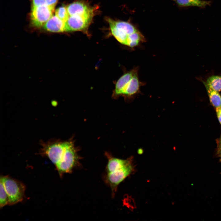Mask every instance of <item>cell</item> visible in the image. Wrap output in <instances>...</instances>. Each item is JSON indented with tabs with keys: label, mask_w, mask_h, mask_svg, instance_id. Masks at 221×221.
Instances as JSON below:
<instances>
[{
	"label": "cell",
	"mask_w": 221,
	"mask_h": 221,
	"mask_svg": "<svg viewBox=\"0 0 221 221\" xmlns=\"http://www.w3.org/2000/svg\"><path fill=\"white\" fill-rule=\"evenodd\" d=\"M107 20L113 36L121 44L130 49L140 47L146 41L142 33L130 23L114 21L109 18Z\"/></svg>",
	"instance_id": "cell-2"
},
{
	"label": "cell",
	"mask_w": 221,
	"mask_h": 221,
	"mask_svg": "<svg viewBox=\"0 0 221 221\" xmlns=\"http://www.w3.org/2000/svg\"><path fill=\"white\" fill-rule=\"evenodd\" d=\"M174 0V1H176V0Z\"/></svg>",
	"instance_id": "cell-20"
},
{
	"label": "cell",
	"mask_w": 221,
	"mask_h": 221,
	"mask_svg": "<svg viewBox=\"0 0 221 221\" xmlns=\"http://www.w3.org/2000/svg\"><path fill=\"white\" fill-rule=\"evenodd\" d=\"M54 11L45 4L37 7H32L30 20L32 25L39 28L52 16Z\"/></svg>",
	"instance_id": "cell-7"
},
{
	"label": "cell",
	"mask_w": 221,
	"mask_h": 221,
	"mask_svg": "<svg viewBox=\"0 0 221 221\" xmlns=\"http://www.w3.org/2000/svg\"><path fill=\"white\" fill-rule=\"evenodd\" d=\"M133 169V167L130 162L122 168L107 173L105 181L110 187L113 196L118 185L130 174Z\"/></svg>",
	"instance_id": "cell-6"
},
{
	"label": "cell",
	"mask_w": 221,
	"mask_h": 221,
	"mask_svg": "<svg viewBox=\"0 0 221 221\" xmlns=\"http://www.w3.org/2000/svg\"><path fill=\"white\" fill-rule=\"evenodd\" d=\"M40 154L55 165L60 176L71 173L79 161L78 149L73 140H50L41 143Z\"/></svg>",
	"instance_id": "cell-1"
},
{
	"label": "cell",
	"mask_w": 221,
	"mask_h": 221,
	"mask_svg": "<svg viewBox=\"0 0 221 221\" xmlns=\"http://www.w3.org/2000/svg\"><path fill=\"white\" fill-rule=\"evenodd\" d=\"M65 22L56 15L52 16L43 26L45 30L51 32H65Z\"/></svg>",
	"instance_id": "cell-8"
},
{
	"label": "cell",
	"mask_w": 221,
	"mask_h": 221,
	"mask_svg": "<svg viewBox=\"0 0 221 221\" xmlns=\"http://www.w3.org/2000/svg\"><path fill=\"white\" fill-rule=\"evenodd\" d=\"M55 14L56 16L64 22L67 21L69 16L66 7L64 6L57 8L55 10Z\"/></svg>",
	"instance_id": "cell-14"
},
{
	"label": "cell",
	"mask_w": 221,
	"mask_h": 221,
	"mask_svg": "<svg viewBox=\"0 0 221 221\" xmlns=\"http://www.w3.org/2000/svg\"><path fill=\"white\" fill-rule=\"evenodd\" d=\"M95 7L76 12L69 17L65 22V32L81 31L87 32L94 15Z\"/></svg>",
	"instance_id": "cell-4"
},
{
	"label": "cell",
	"mask_w": 221,
	"mask_h": 221,
	"mask_svg": "<svg viewBox=\"0 0 221 221\" xmlns=\"http://www.w3.org/2000/svg\"><path fill=\"white\" fill-rule=\"evenodd\" d=\"M220 142L221 143V139H220Z\"/></svg>",
	"instance_id": "cell-19"
},
{
	"label": "cell",
	"mask_w": 221,
	"mask_h": 221,
	"mask_svg": "<svg viewBox=\"0 0 221 221\" xmlns=\"http://www.w3.org/2000/svg\"><path fill=\"white\" fill-rule=\"evenodd\" d=\"M204 85L208 94L210 101L216 108L221 107V96L218 91L211 88L206 83L205 81L201 78H198Z\"/></svg>",
	"instance_id": "cell-10"
},
{
	"label": "cell",
	"mask_w": 221,
	"mask_h": 221,
	"mask_svg": "<svg viewBox=\"0 0 221 221\" xmlns=\"http://www.w3.org/2000/svg\"><path fill=\"white\" fill-rule=\"evenodd\" d=\"M9 199L3 183L0 179V207L2 208L8 204Z\"/></svg>",
	"instance_id": "cell-13"
},
{
	"label": "cell",
	"mask_w": 221,
	"mask_h": 221,
	"mask_svg": "<svg viewBox=\"0 0 221 221\" xmlns=\"http://www.w3.org/2000/svg\"><path fill=\"white\" fill-rule=\"evenodd\" d=\"M216 112L219 121L221 125V107L216 108Z\"/></svg>",
	"instance_id": "cell-17"
},
{
	"label": "cell",
	"mask_w": 221,
	"mask_h": 221,
	"mask_svg": "<svg viewBox=\"0 0 221 221\" xmlns=\"http://www.w3.org/2000/svg\"><path fill=\"white\" fill-rule=\"evenodd\" d=\"M177 4L180 7H197L204 8L211 5L210 1L201 0H176Z\"/></svg>",
	"instance_id": "cell-11"
},
{
	"label": "cell",
	"mask_w": 221,
	"mask_h": 221,
	"mask_svg": "<svg viewBox=\"0 0 221 221\" xmlns=\"http://www.w3.org/2000/svg\"><path fill=\"white\" fill-rule=\"evenodd\" d=\"M106 155L108 159L106 167L107 173L122 168L131 162L130 159L124 160L114 157L107 153Z\"/></svg>",
	"instance_id": "cell-9"
},
{
	"label": "cell",
	"mask_w": 221,
	"mask_h": 221,
	"mask_svg": "<svg viewBox=\"0 0 221 221\" xmlns=\"http://www.w3.org/2000/svg\"><path fill=\"white\" fill-rule=\"evenodd\" d=\"M32 7H37L45 4V0H32Z\"/></svg>",
	"instance_id": "cell-16"
},
{
	"label": "cell",
	"mask_w": 221,
	"mask_h": 221,
	"mask_svg": "<svg viewBox=\"0 0 221 221\" xmlns=\"http://www.w3.org/2000/svg\"><path fill=\"white\" fill-rule=\"evenodd\" d=\"M7 194L8 204L12 205L21 202L25 198L26 187L22 182L8 176L0 177Z\"/></svg>",
	"instance_id": "cell-5"
},
{
	"label": "cell",
	"mask_w": 221,
	"mask_h": 221,
	"mask_svg": "<svg viewBox=\"0 0 221 221\" xmlns=\"http://www.w3.org/2000/svg\"><path fill=\"white\" fill-rule=\"evenodd\" d=\"M138 67L126 71L116 82L113 96H122L126 99L133 98L140 93L141 87L145 83L140 81L138 75Z\"/></svg>",
	"instance_id": "cell-3"
},
{
	"label": "cell",
	"mask_w": 221,
	"mask_h": 221,
	"mask_svg": "<svg viewBox=\"0 0 221 221\" xmlns=\"http://www.w3.org/2000/svg\"><path fill=\"white\" fill-rule=\"evenodd\" d=\"M205 82L213 90L218 92L221 91V76H211L207 79Z\"/></svg>",
	"instance_id": "cell-12"
},
{
	"label": "cell",
	"mask_w": 221,
	"mask_h": 221,
	"mask_svg": "<svg viewBox=\"0 0 221 221\" xmlns=\"http://www.w3.org/2000/svg\"><path fill=\"white\" fill-rule=\"evenodd\" d=\"M58 0H45V5L54 11L56 6Z\"/></svg>",
	"instance_id": "cell-15"
},
{
	"label": "cell",
	"mask_w": 221,
	"mask_h": 221,
	"mask_svg": "<svg viewBox=\"0 0 221 221\" xmlns=\"http://www.w3.org/2000/svg\"><path fill=\"white\" fill-rule=\"evenodd\" d=\"M218 153L219 156L221 157V143L220 142L218 148Z\"/></svg>",
	"instance_id": "cell-18"
}]
</instances>
